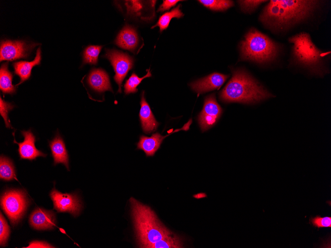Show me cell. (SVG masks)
I'll return each instance as SVG.
<instances>
[{"label": "cell", "instance_id": "d6a6232c", "mask_svg": "<svg viewBox=\"0 0 331 248\" xmlns=\"http://www.w3.org/2000/svg\"><path fill=\"white\" fill-rule=\"evenodd\" d=\"M27 248H50L53 246L46 242L34 241L30 243Z\"/></svg>", "mask_w": 331, "mask_h": 248}, {"label": "cell", "instance_id": "277c9868", "mask_svg": "<svg viewBox=\"0 0 331 248\" xmlns=\"http://www.w3.org/2000/svg\"><path fill=\"white\" fill-rule=\"evenodd\" d=\"M242 57L259 63L273 60L278 51L277 45L266 35L251 29L241 42Z\"/></svg>", "mask_w": 331, "mask_h": 248}, {"label": "cell", "instance_id": "f546056e", "mask_svg": "<svg viewBox=\"0 0 331 248\" xmlns=\"http://www.w3.org/2000/svg\"><path fill=\"white\" fill-rule=\"evenodd\" d=\"M241 9L245 12L252 11L265 0H239Z\"/></svg>", "mask_w": 331, "mask_h": 248}, {"label": "cell", "instance_id": "ffe728a7", "mask_svg": "<svg viewBox=\"0 0 331 248\" xmlns=\"http://www.w3.org/2000/svg\"><path fill=\"white\" fill-rule=\"evenodd\" d=\"M13 75L8 70V62L2 64L0 68V89L4 94H13L16 87L12 84Z\"/></svg>", "mask_w": 331, "mask_h": 248}, {"label": "cell", "instance_id": "9a60e30c", "mask_svg": "<svg viewBox=\"0 0 331 248\" xmlns=\"http://www.w3.org/2000/svg\"><path fill=\"white\" fill-rule=\"evenodd\" d=\"M144 94L143 91L141 95L139 118L143 132L148 134L156 131L160 124L156 121L149 104L146 101Z\"/></svg>", "mask_w": 331, "mask_h": 248}, {"label": "cell", "instance_id": "9c48e42d", "mask_svg": "<svg viewBox=\"0 0 331 248\" xmlns=\"http://www.w3.org/2000/svg\"><path fill=\"white\" fill-rule=\"evenodd\" d=\"M50 195L53 201L54 209L58 212H69L75 217L79 214L82 205L76 194H62L54 188Z\"/></svg>", "mask_w": 331, "mask_h": 248}, {"label": "cell", "instance_id": "7a4b0ae2", "mask_svg": "<svg viewBox=\"0 0 331 248\" xmlns=\"http://www.w3.org/2000/svg\"><path fill=\"white\" fill-rule=\"evenodd\" d=\"M129 201L139 248H149L152 244L173 234L160 221L150 207L133 198Z\"/></svg>", "mask_w": 331, "mask_h": 248}, {"label": "cell", "instance_id": "f1b7e54d", "mask_svg": "<svg viewBox=\"0 0 331 248\" xmlns=\"http://www.w3.org/2000/svg\"><path fill=\"white\" fill-rule=\"evenodd\" d=\"M309 223L313 226L321 228L331 227V217H321L317 215L314 217H311L309 219Z\"/></svg>", "mask_w": 331, "mask_h": 248}, {"label": "cell", "instance_id": "8992f818", "mask_svg": "<svg viewBox=\"0 0 331 248\" xmlns=\"http://www.w3.org/2000/svg\"><path fill=\"white\" fill-rule=\"evenodd\" d=\"M293 44V53L297 59L301 63L309 66L318 63L324 53L317 48L312 43L309 35L301 33L289 39Z\"/></svg>", "mask_w": 331, "mask_h": 248}, {"label": "cell", "instance_id": "3957f363", "mask_svg": "<svg viewBox=\"0 0 331 248\" xmlns=\"http://www.w3.org/2000/svg\"><path fill=\"white\" fill-rule=\"evenodd\" d=\"M273 95L255 80L244 70L232 71V77L220 94L224 102L255 103Z\"/></svg>", "mask_w": 331, "mask_h": 248}, {"label": "cell", "instance_id": "cb8c5ba5", "mask_svg": "<svg viewBox=\"0 0 331 248\" xmlns=\"http://www.w3.org/2000/svg\"><path fill=\"white\" fill-rule=\"evenodd\" d=\"M147 73L142 77H139L135 73H133L128 80H126L124 87V93L125 95H128L131 93H135L138 91L137 86L140 84L142 81L148 77L152 76L150 69L147 70Z\"/></svg>", "mask_w": 331, "mask_h": 248}, {"label": "cell", "instance_id": "6da1fadb", "mask_svg": "<svg viewBox=\"0 0 331 248\" xmlns=\"http://www.w3.org/2000/svg\"><path fill=\"white\" fill-rule=\"evenodd\" d=\"M319 3L317 0H272L264 8L260 20L272 28H285L309 17Z\"/></svg>", "mask_w": 331, "mask_h": 248}, {"label": "cell", "instance_id": "836d02e7", "mask_svg": "<svg viewBox=\"0 0 331 248\" xmlns=\"http://www.w3.org/2000/svg\"><path fill=\"white\" fill-rule=\"evenodd\" d=\"M60 231H61V232L62 233L63 232V233H65V232H64V230H63V229H60Z\"/></svg>", "mask_w": 331, "mask_h": 248}, {"label": "cell", "instance_id": "7402d4cb", "mask_svg": "<svg viewBox=\"0 0 331 248\" xmlns=\"http://www.w3.org/2000/svg\"><path fill=\"white\" fill-rule=\"evenodd\" d=\"M0 178L6 181L17 180L12 162L7 157L2 155L0 158Z\"/></svg>", "mask_w": 331, "mask_h": 248}, {"label": "cell", "instance_id": "83f0119b", "mask_svg": "<svg viewBox=\"0 0 331 248\" xmlns=\"http://www.w3.org/2000/svg\"><path fill=\"white\" fill-rule=\"evenodd\" d=\"M14 105L10 103L6 102L0 98V114L3 118L5 122V126L7 128H10L11 126L10 124V121L8 117V113L9 111L12 109Z\"/></svg>", "mask_w": 331, "mask_h": 248}, {"label": "cell", "instance_id": "484cf974", "mask_svg": "<svg viewBox=\"0 0 331 248\" xmlns=\"http://www.w3.org/2000/svg\"><path fill=\"white\" fill-rule=\"evenodd\" d=\"M198 1L210 9L216 11H223L233 5V2L231 0H199Z\"/></svg>", "mask_w": 331, "mask_h": 248}, {"label": "cell", "instance_id": "5b68a950", "mask_svg": "<svg viewBox=\"0 0 331 248\" xmlns=\"http://www.w3.org/2000/svg\"><path fill=\"white\" fill-rule=\"evenodd\" d=\"M29 203L26 193L21 190H7L0 198L1 208L13 226L23 216Z\"/></svg>", "mask_w": 331, "mask_h": 248}, {"label": "cell", "instance_id": "44dd1931", "mask_svg": "<svg viewBox=\"0 0 331 248\" xmlns=\"http://www.w3.org/2000/svg\"><path fill=\"white\" fill-rule=\"evenodd\" d=\"M183 244L181 237L173 233L152 244L149 248H183Z\"/></svg>", "mask_w": 331, "mask_h": 248}, {"label": "cell", "instance_id": "603a6c76", "mask_svg": "<svg viewBox=\"0 0 331 248\" xmlns=\"http://www.w3.org/2000/svg\"><path fill=\"white\" fill-rule=\"evenodd\" d=\"M180 4L172 9L170 11L165 13L160 16L157 24L151 28L157 26L160 27V32L166 29L169 25L171 19L173 18H179L183 16V14L180 9Z\"/></svg>", "mask_w": 331, "mask_h": 248}, {"label": "cell", "instance_id": "1f68e13d", "mask_svg": "<svg viewBox=\"0 0 331 248\" xmlns=\"http://www.w3.org/2000/svg\"><path fill=\"white\" fill-rule=\"evenodd\" d=\"M179 0H163V3L160 5L158 10V11H164L169 9L172 6H174L178 1Z\"/></svg>", "mask_w": 331, "mask_h": 248}, {"label": "cell", "instance_id": "ba28073f", "mask_svg": "<svg viewBox=\"0 0 331 248\" xmlns=\"http://www.w3.org/2000/svg\"><path fill=\"white\" fill-rule=\"evenodd\" d=\"M38 44H28L24 41H2L0 47V60L13 61L26 58Z\"/></svg>", "mask_w": 331, "mask_h": 248}, {"label": "cell", "instance_id": "8fae6325", "mask_svg": "<svg viewBox=\"0 0 331 248\" xmlns=\"http://www.w3.org/2000/svg\"><path fill=\"white\" fill-rule=\"evenodd\" d=\"M191 123L192 119H190L187 123L184 124L183 127L179 129H176L166 136H162L159 133H154L149 137L144 135L141 136L139 141L137 143V148L143 150L147 156H153L159 149L161 144L165 138L170 134L180 130H188Z\"/></svg>", "mask_w": 331, "mask_h": 248}, {"label": "cell", "instance_id": "4fadbf2b", "mask_svg": "<svg viewBox=\"0 0 331 248\" xmlns=\"http://www.w3.org/2000/svg\"><path fill=\"white\" fill-rule=\"evenodd\" d=\"M228 77V75L214 73L203 78L191 83L192 89L199 94L219 89Z\"/></svg>", "mask_w": 331, "mask_h": 248}, {"label": "cell", "instance_id": "2e32d148", "mask_svg": "<svg viewBox=\"0 0 331 248\" xmlns=\"http://www.w3.org/2000/svg\"><path fill=\"white\" fill-rule=\"evenodd\" d=\"M88 83L93 90L98 92H112L109 76L101 69H94L91 71L88 77Z\"/></svg>", "mask_w": 331, "mask_h": 248}, {"label": "cell", "instance_id": "4316f807", "mask_svg": "<svg viewBox=\"0 0 331 248\" xmlns=\"http://www.w3.org/2000/svg\"><path fill=\"white\" fill-rule=\"evenodd\" d=\"M10 234L9 227L0 212V245L1 246L5 247L7 245V242Z\"/></svg>", "mask_w": 331, "mask_h": 248}, {"label": "cell", "instance_id": "30bf717a", "mask_svg": "<svg viewBox=\"0 0 331 248\" xmlns=\"http://www.w3.org/2000/svg\"><path fill=\"white\" fill-rule=\"evenodd\" d=\"M222 111L214 94L206 98L203 109L198 117V123L202 132L207 131L216 124Z\"/></svg>", "mask_w": 331, "mask_h": 248}, {"label": "cell", "instance_id": "4dcf8cb0", "mask_svg": "<svg viewBox=\"0 0 331 248\" xmlns=\"http://www.w3.org/2000/svg\"><path fill=\"white\" fill-rule=\"evenodd\" d=\"M126 1L127 11L130 13L134 14L136 13V14H138L139 11L142 8V4L140 1L127 0Z\"/></svg>", "mask_w": 331, "mask_h": 248}, {"label": "cell", "instance_id": "7c38bea8", "mask_svg": "<svg viewBox=\"0 0 331 248\" xmlns=\"http://www.w3.org/2000/svg\"><path fill=\"white\" fill-rule=\"evenodd\" d=\"M24 137L22 143H17L14 139L13 142L18 145V153L21 159H27L30 160L35 159L37 157H46L47 155L37 149L35 145V137L31 130L21 131Z\"/></svg>", "mask_w": 331, "mask_h": 248}, {"label": "cell", "instance_id": "5bb4252c", "mask_svg": "<svg viewBox=\"0 0 331 248\" xmlns=\"http://www.w3.org/2000/svg\"><path fill=\"white\" fill-rule=\"evenodd\" d=\"M29 222L37 230L52 229L55 226V213L52 210L37 208L31 214Z\"/></svg>", "mask_w": 331, "mask_h": 248}, {"label": "cell", "instance_id": "ac0fdd59", "mask_svg": "<svg viewBox=\"0 0 331 248\" xmlns=\"http://www.w3.org/2000/svg\"><path fill=\"white\" fill-rule=\"evenodd\" d=\"M49 146L54 158V164L62 163L69 170V161L67 151L63 139L59 134L49 143Z\"/></svg>", "mask_w": 331, "mask_h": 248}, {"label": "cell", "instance_id": "d6986e66", "mask_svg": "<svg viewBox=\"0 0 331 248\" xmlns=\"http://www.w3.org/2000/svg\"><path fill=\"white\" fill-rule=\"evenodd\" d=\"M41 53L40 48H39L37 50L36 55L33 60L29 62L25 61H18L13 64L15 74L20 77V82L16 86L19 85L25 81L28 80L31 76L32 68L40 64L41 60Z\"/></svg>", "mask_w": 331, "mask_h": 248}, {"label": "cell", "instance_id": "d4e9b609", "mask_svg": "<svg viewBox=\"0 0 331 248\" xmlns=\"http://www.w3.org/2000/svg\"><path fill=\"white\" fill-rule=\"evenodd\" d=\"M101 46H90L87 47L83 52V64L89 63L96 65L98 56L102 48Z\"/></svg>", "mask_w": 331, "mask_h": 248}, {"label": "cell", "instance_id": "e0dca14e", "mask_svg": "<svg viewBox=\"0 0 331 248\" xmlns=\"http://www.w3.org/2000/svg\"><path fill=\"white\" fill-rule=\"evenodd\" d=\"M115 43L122 49L134 50L138 43V37L135 30L128 25L125 26L117 35Z\"/></svg>", "mask_w": 331, "mask_h": 248}, {"label": "cell", "instance_id": "52a82bcc", "mask_svg": "<svg viewBox=\"0 0 331 248\" xmlns=\"http://www.w3.org/2000/svg\"><path fill=\"white\" fill-rule=\"evenodd\" d=\"M104 57L108 58L113 67L114 79L118 86V93H121L122 82L133 65V58L127 54L114 50H107Z\"/></svg>", "mask_w": 331, "mask_h": 248}]
</instances>
